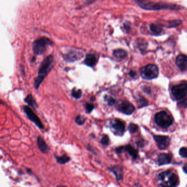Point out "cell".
<instances>
[{
  "mask_svg": "<svg viewBox=\"0 0 187 187\" xmlns=\"http://www.w3.org/2000/svg\"><path fill=\"white\" fill-rule=\"evenodd\" d=\"M54 57L52 55H50L43 59L40 66L38 75L34 80V87L36 90H38L40 86L47 76L52 68Z\"/></svg>",
  "mask_w": 187,
  "mask_h": 187,
  "instance_id": "6da1fadb",
  "label": "cell"
},
{
  "mask_svg": "<svg viewBox=\"0 0 187 187\" xmlns=\"http://www.w3.org/2000/svg\"><path fill=\"white\" fill-rule=\"evenodd\" d=\"M158 179L163 187H175L178 183V176L169 171L161 172L158 175Z\"/></svg>",
  "mask_w": 187,
  "mask_h": 187,
  "instance_id": "7a4b0ae2",
  "label": "cell"
},
{
  "mask_svg": "<svg viewBox=\"0 0 187 187\" xmlns=\"http://www.w3.org/2000/svg\"><path fill=\"white\" fill-rule=\"evenodd\" d=\"M53 42L46 37H41L32 43V50L36 55H42L46 51L48 46H52Z\"/></svg>",
  "mask_w": 187,
  "mask_h": 187,
  "instance_id": "3957f363",
  "label": "cell"
},
{
  "mask_svg": "<svg viewBox=\"0 0 187 187\" xmlns=\"http://www.w3.org/2000/svg\"><path fill=\"white\" fill-rule=\"evenodd\" d=\"M154 119L156 124L164 129L169 127L173 123V118L171 116L164 111L156 114Z\"/></svg>",
  "mask_w": 187,
  "mask_h": 187,
  "instance_id": "277c9868",
  "label": "cell"
},
{
  "mask_svg": "<svg viewBox=\"0 0 187 187\" xmlns=\"http://www.w3.org/2000/svg\"><path fill=\"white\" fill-rule=\"evenodd\" d=\"M140 74L142 77L144 79L152 80L158 77L159 69L154 64H148L141 69Z\"/></svg>",
  "mask_w": 187,
  "mask_h": 187,
  "instance_id": "5b68a950",
  "label": "cell"
},
{
  "mask_svg": "<svg viewBox=\"0 0 187 187\" xmlns=\"http://www.w3.org/2000/svg\"><path fill=\"white\" fill-rule=\"evenodd\" d=\"M137 2L142 8H144L145 9L158 10V9H163L170 8V7L174 8L172 7V5L171 6L168 4H157V3H153L152 2H149V1H137Z\"/></svg>",
  "mask_w": 187,
  "mask_h": 187,
  "instance_id": "8992f818",
  "label": "cell"
},
{
  "mask_svg": "<svg viewBox=\"0 0 187 187\" xmlns=\"http://www.w3.org/2000/svg\"><path fill=\"white\" fill-rule=\"evenodd\" d=\"M171 92L177 100L182 99L187 95V85L182 83L174 86L172 88Z\"/></svg>",
  "mask_w": 187,
  "mask_h": 187,
  "instance_id": "52a82bcc",
  "label": "cell"
},
{
  "mask_svg": "<svg viewBox=\"0 0 187 187\" xmlns=\"http://www.w3.org/2000/svg\"><path fill=\"white\" fill-rule=\"evenodd\" d=\"M24 113L26 114L29 119L34 122L39 129H43L44 128L43 124L40 119L39 117L32 111V110L28 106H24L23 107Z\"/></svg>",
  "mask_w": 187,
  "mask_h": 187,
  "instance_id": "ba28073f",
  "label": "cell"
},
{
  "mask_svg": "<svg viewBox=\"0 0 187 187\" xmlns=\"http://www.w3.org/2000/svg\"><path fill=\"white\" fill-rule=\"evenodd\" d=\"M83 56L82 52L78 49H73L63 55V58L68 62H74L82 58Z\"/></svg>",
  "mask_w": 187,
  "mask_h": 187,
  "instance_id": "9c48e42d",
  "label": "cell"
},
{
  "mask_svg": "<svg viewBox=\"0 0 187 187\" xmlns=\"http://www.w3.org/2000/svg\"><path fill=\"white\" fill-rule=\"evenodd\" d=\"M110 127L115 134L122 135L125 131V124L119 119H114L111 121Z\"/></svg>",
  "mask_w": 187,
  "mask_h": 187,
  "instance_id": "30bf717a",
  "label": "cell"
},
{
  "mask_svg": "<svg viewBox=\"0 0 187 187\" xmlns=\"http://www.w3.org/2000/svg\"><path fill=\"white\" fill-rule=\"evenodd\" d=\"M117 109L119 111L126 115H131L134 111V106L129 101H122L118 105Z\"/></svg>",
  "mask_w": 187,
  "mask_h": 187,
  "instance_id": "8fae6325",
  "label": "cell"
},
{
  "mask_svg": "<svg viewBox=\"0 0 187 187\" xmlns=\"http://www.w3.org/2000/svg\"><path fill=\"white\" fill-rule=\"evenodd\" d=\"M154 138L160 149H166L170 145V139L168 137L156 135L154 137Z\"/></svg>",
  "mask_w": 187,
  "mask_h": 187,
  "instance_id": "7c38bea8",
  "label": "cell"
},
{
  "mask_svg": "<svg viewBox=\"0 0 187 187\" xmlns=\"http://www.w3.org/2000/svg\"><path fill=\"white\" fill-rule=\"evenodd\" d=\"M177 65L182 71L187 70V56L186 55H179L175 60Z\"/></svg>",
  "mask_w": 187,
  "mask_h": 187,
  "instance_id": "4fadbf2b",
  "label": "cell"
},
{
  "mask_svg": "<svg viewBox=\"0 0 187 187\" xmlns=\"http://www.w3.org/2000/svg\"><path fill=\"white\" fill-rule=\"evenodd\" d=\"M83 63L87 66L90 67L95 66L97 63L96 56L92 53L87 54L86 55V58L85 59Z\"/></svg>",
  "mask_w": 187,
  "mask_h": 187,
  "instance_id": "5bb4252c",
  "label": "cell"
},
{
  "mask_svg": "<svg viewBox=\"0 0 187 187\" xmlns=\"http://www.w3.org/2000/svg\"><path fill=\"white\" fill-rule=\"evenodd\" d=\"M109 170L115 175L118 181H120L123 179V171L122 168L120 166H114L111 168H109Z\"/></svg>",
  "mask_w": 187,
  "mask_h": 187,
  "instance_id": "9a60e30c",
  "label": "cell"
},
{
  "mask_svg": "<svg viewBox=\"0 0 187 187\" xmlns=\"http://www.w3.org/2000/svg\"><path fill=\"white\" fill-rule=\"evenodd\" d=\"M172 160V156L168 154H161L158 156V161L159 165H164L169 164L171 163Z\"/></svg>",
  "mask_w": 187,
  "mask_h": 187,
  "instance_id": "2e32d148",
  "label": "cell"
},
{
  "mask_svg": "<svg viewBox=\"0 0 187 187\" xmlns=\"http://www.w3.org/2000/svg\"><path fill=\"white\" fill-rule=\"evenodd\" d=\"M37 145L39 147L40 150L43 153H47L50 150V148L48 146L46 142H45V140H43V138L41 136L38 137L37 140Z\"/></svg>",
  "mask_w": 187,
  "mask_h": 187,
  "instance_id": "e0dca14e",
  "label": "cell"
},
{
  "mask_svg": "<svg viewBox=\"0 0 187 187\" xmlns=\"http://www.w3.org/2000/svg\"><path fill=\"white\" fill-rule=\"evenodd\" d=\"M122 148H123V150H126L127 152L129 153V155L131 156L133 159H136L137 158V156H138L137 151L134 148L132 147L131 145H127L126 146L122 147Z\"/></svg>",
  "mask_w": 187,
  "mask_h": 187,
  "instance_id": "ac0fdd59",
  "label": "cell"
},
{
  "mask_svg": "<svg viewBox=\"0 0 187 187\" xmlns=\"http://www.w3.org/2000/svg\"><path fill=\"white\" fill-rule=\"evenodd\" d=\"M24 101L26 103H27L28 105L31 106V107H32L34 108L38 107L37 104L36 103V101H35L34 97L31 94L27 95V97L25 98Z\"/></svg>",
  "mask_w": 187,
  "mask_h": 187,
  "instance_id": "d6986e66",
  "label": "cell"
},
{
  "mask_svg": "<svg viewBox=\"0 0 187 187\" xmlns=\"http://www.w3.org/2000/svg\"><path fill=\"white\" fill-rule=\"evenodd\" d=\"M113 55L117 58L122 59L126 57L127 52L124 50L117 49L114 51Z\"/></svg>",
  "mask_w": 187,
  "mask_h": 187,
  "instance_id": "ffe728a7",
  "label": "cell"
},
{
  "mask_svg": "<svg viewBox=\"0 0 187 187\" xmlns=\"http://www.w3.org/2000/svg\"><path fill=\"white\" fill-rule=\"evenodd\" d=\"M55 158L57 160V162L58 164H62V165H64L68 163V162L70 161V158L66 155H64L62 156H55Z\"/></svg>",
  "mask_w": 187,
  "mask_h": 187,
  "instance_id": "44dd1931",
  "label": "cell"
},
{
  "mask_svg": "<svg viewBox=\"0 0 187 187\" xmlns=\"http://www.w3.org/2000/svg\"><path fill=\"white\" fill-rule=\"evenodd\" d=\"M82 94V91L81 90H78L76 88H74L71 91V96L76 99L81 97Z\"/></svg>",
  "mask_w": 187,
  "mask_h": 187,
  "instance_id": "7402d4cb",
  "label": "cell"
},
{
  "mask_svg": "<svg viewBox=\"0 0 187 187\" xmlns=\"http://www.w3.org/2000/svg\"><path fill=\"white\" fill-rule=\"evenodd\" d=\"M85 121H86V119L80 115H78L76 117H75V119L76 124L79 126H82L83 125L85 122Z\"/></svg>",
  "mask_w": 187,
  "mask_h": 187,
  "instance_id": "603a6c76",
  "label": "cell"
},
{
  "mask_svg": "<svg viewBox=\"0 0 187 187\" xmlns=\"http://www.w3.org/2000/svg\"><path fill=\"white\" fill-rule=\"evenodd\" d=\"M150 28L151 31H152L154 34L158 35L161 32V29L154 24H152L150 25Z\"/></svg>",
  "mask_w": 187,
  "mask_h": 187,
  "instance_id": "cb8c5ba5",
  "label": "cell"
},
{
  "mask_svg": "<svg viewBox=\"0 0 187 187\" xmlns=\"http://www.w3.org/2000/svg\"><path fill=\"white\" fill-rule=\"evenodd\" d=\"M104 99H105V101H106L108 104V105L110 106H112V105H114L116 103V101L115 99L112 97H110V96H105V97H104Z\"/></svg>",
  "mask_w": 187,
  "mask_h": 187,
  "instance_id": "d4e9b609",
  "label": "cell"
},
{
  "mask_svg": "<svg viewBox=\"0 0 187 187\" xmlns=\"http://www.w3.org/2000/svg\"><path fill=\"white\" fill-rule=\"evenodd\" d=\"M101 144L103 145H108L109 143V138L106 134H103L101 140Z\"/></svg>",
  "mask_w": 187,
  "mask_h": 187,
  "instance_id": "484cf974",
  "label": "cell"
},
{
  "mask_svg": "<svg viewBox=\"0 0 187 187\" xmlns=\"http://www.w3.org/2000/svg\"><path fill=\"white\" fill-rule=\"evenodd\" d=\"M85 108H86V113L90 114L94 109V105L92 103H87L85 105Z\"/></svg>",
  "mask_w": 187,
  "mask_h": 187,
  "instance_id": "4316f807",
  "label": "cell"
},
{
  "mask_svg": "<svg viewBox=\"0 0 187 187\" xmlns=\"http://www.w3.org/2000/svg\"><path fill=\"white\" fill-rule=\"evenodd\" d=\"M129 132L132 133L136 132L137 130L138 129V126H137V125L134 124H133V123L130 124L129 125Z\"/></svg>",
  "mask_w": 187,
  "mask_h": 187,
  "instance_id": "83f0119b",
  "label": "cell"
},
{
  "mask_svg": "<svg viewBox=\"0 0 187 187\" xmlns=\"http://www.w3.org/2000/svg\"><path fill=\"white\" fill-rule=\"evenodd\" d=\"M179 154L183 158H187V148L183 147L181 148L179 150Z\"/></svg>",
  "mask_w": 187,
  "mask_h": 187,
  "instance_id": "f1b7e54d",
  "label": "cell"
},
{
  "mask_svg": "<svg viewBox=\"0 0 187 187\" xmlns=\"http://www.w3.org/2000/svg\"><path fill=\"white\" fill-rule=\"evenodd\" d=\"M138 104L140 106H143L148 104V102L144 99L143 97H140V99L138 100Z\"/></svg>",
  "mask_w": 187,
  "mask_h": 187,
  "instance_id": "f546056e",
  "label": "cell"
},
{
  "mask_svg": "<svg viewBox=\"0 0 187 187\" xmlns=\"http://www.w3.org/2000/svg\"><path fill=\"white\" fill-rule=\"evenodd\" d=\"M129 75H130L131 77H132V78H134V77L136 76V73H135L134 71H131L129 72Z\"/></svg>",
  "mask_w": 187,
  "mask_h": 187,
  "instance_id": "4dcf8cb0",
  "label": "cell"
},
{
  "mask_svg": "<svg viewBox=\"0 0 187 187\" xmlns=\"http://www.w3.org/2000/svg\"><path fill=\"white\" fill-rule=\"evenodd\" d=\"M183 169L184 172L185 173H187V164L183 166Z\"/></svg>",
  "mask_w": 187,
  "mask_h": 187,
  "instance_id": "1f68e13d",
  "label": "cell"
},
{
  "mask_svg": "<svg viewBox=\"0 0 187 187\" xmlns=\"http://www.w3.org/2000/svg\"><path fill=\"white\" fill-rule=\"evenodd\" d=\"M57 187H67L66 186H57Z\"/></svg>",
  "mask_w": 187,
  "mask_h": 187,
  "instance_id": "d6a6232c",
  "label": "cell"
}]
</instances>
